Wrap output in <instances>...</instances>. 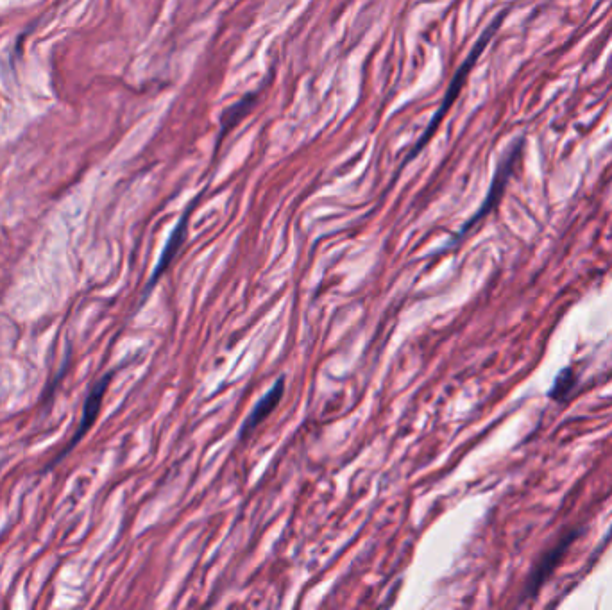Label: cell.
I'll return each instance as SVG.
<instances>
[{"mask_svg": "<svg viewBox=\"0 0 612 610\" xmlns=\"http://www.w3.org/2000/svg\"><path fill=\"white\" fill-rule=\"evenodd\" d=\"M503 18H505V13H502L500 17L494 20L491 26L487 27V31L482 34V38H480V40H478V43H476V47L475 49H473V52L469 54V58L468 60H466V63H464V65L460 67L459 72H457V76L453 77V81H451L450 90H448V94H446V97H444V104H442L441 110H439V113L435 115L434 122L430 124V128H428V131H426L425 138H423V140H419V144L416 145L414 153L408 156V160H412V158H414V156H416V154L419 153L421 149H423V145H425L426 140H428L430 136L434 135V131L435 129H437V126L441 124V120L444 119L446 111L450 110L451 104H453V101L457 99V95H459L460 88L464 86V81H466V77H468L469 70H471V68H473V65H475L476 58H478V56H480V54L484 52L485 47H487V43L491 42V38H493L494 33L498 31V27L502 26Z\"/></svg>", "mask_w": 612, "mask_h": 610, "instance_id": "obj_1", "label": "cell"}, {"mask_svg": "<svg viewBox=\"0 0 612 610\" xmlns=\"http://www.w3.org/2000/svg\"><path fill=\"white\" fill-rule=\"evenodd\" d=\"M521 153H523V140H518L516 144L512 145V149H510V153L507 154V158L502 161V165H500V169L496 172V176H494L493 185H491V190H489V194H487V199H485L484 204H482V208H480V212L476 213L475 217L471 219V221L466 224V228L460 231L459 238L464 237L466 233H468L469 229L475 226L476 222L482 221L487 213L493 210L496 204L500 203V199H502L503 190L507 187V181H509L510 174H512V170L516 167V163H518L519 158H521Z\"/></svg>", "mask_w": 612, "mask_h": 610, "instance_id": "obj_2", "label": "cell"}, {"mask_svg": "<svg viewBox=\"0 0 612 610\" xmlns=\"http://www.w3.org/2000/svg\"><path fill=\"white\" fill-rule=\"evenodd\" d=\"M188 215H190V208H188L187 212L183 213V217H181V221L178 222V226L170 233L169 240H167V246L163 249L162 256H160V260L156 263L153 274H151V280L147 283L144 301L147 299V296H149V292L154 289V285L162 278L163 272L169 269L172 260L178 256L179 249H181L183 242H185V238H187Z\"/></svg>", "mask_w": 612, "mask_h": 610, "instance_id": "obj_3", "label": "cell"}, {"mask_svg": "<svg viewBox=\"0 0 612 610\" xmlns=\"http://www.w3.org/2000/svg\"><path fill=\"white\" fill-rule=\"evenodd\" d=\"M285 394V378L281 376L276 380V383L272 385L271 390L265 394L264 398L260 399L256 403L251 414L246 419V423L242 424V430H240V439H246L249 433L255 432L256 428L260 424L264 423L267 417L271 416L274 412V408L280 405L281 398Z\"/></svg>", "mask_w": 612, "mask_h": 610, "instance_id": "obj_4", "label": "cell"}, {"mask_svg": "<svg viewBox=\"0 0 612 610\" xmlns=\"http://www.w3.org/2000/svg\"><path fill=\"white\" fill-rule=\"evenodd\" d=\"M577 535L578 532H571L570 535H566L561 543L544 555L543 562L534 569L532 577L528 578L527 589L530 596H534L539 591V587L544 584V580L552 575L553 569L557 568V564L561 562L562 555L570 548V544H573V541L577 539Z\"/></svg>", "mask_w": 612, "mask_h": 610, "instance_id": "obj_5", "label": "cell"}, {"mask_svg": "<svg viewBox=\"0 0 612 610\" xmlns=\"http://www.w3.org/2000/svg\"><path fill=\"white\" fill-rule=\"evenodd\" d=\"M111 376H113V373L106 374L104 378H101L99 382L95 383L94 389L88 394L85 403V412H83V421H81V426H79V430H77L76 435H74V441L70 442V448H74L77 442L83 439V435L92 428V424L95 423V419L99 416L102 399H104L106 389H108V385H110Z\"/></svg>", "mask_w": 612, "mask_h": 610, "instance_id": "obj_6", "label": "cell"}, {"mask_svg": "<svg viewBox=\"0 0 612 610\" xmlns=\"http://www.w3.org/2000/svg\"><path fill=\"white\" fill-rule=\"evenodd\" d=\"M575 382H577V378H575V373H573V369H564L559 376H557V380L553 383L552 389L548 392V396L552 399H564L568 394H570V390L575 387Z\"/></svg>", "mask_w": 612, "mask_h": 610, "instance_id": "obj_7", "label": "cell"}]
</instances>
